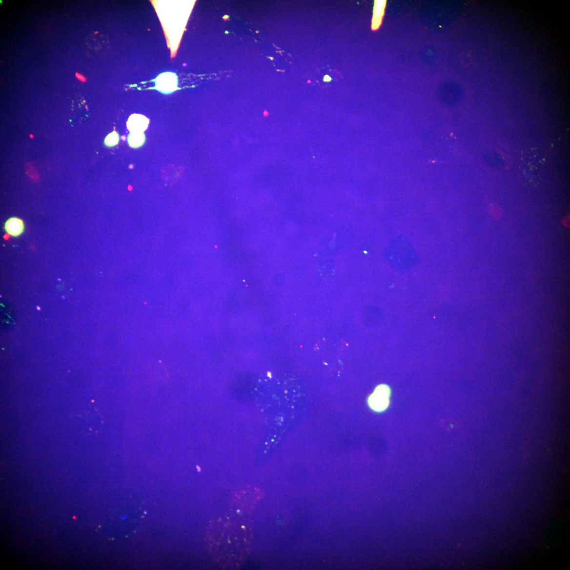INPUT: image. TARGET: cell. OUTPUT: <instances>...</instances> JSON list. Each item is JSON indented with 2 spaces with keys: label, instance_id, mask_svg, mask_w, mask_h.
I'll list each match as a JSON object with an SVG mask.
<instances>
[{
  "label": "cell",
  "instance_id": "1",
  "mask_svg": "<svg viewBox=\"0 0 570 570\" xmlns=\"http://www.w3.org/2000/svg\"><path fill=\"white\" fill-rule=\"evenodd\" d=\"M251 538L249 528L241 522L227 517L218 519L209 533L213 558L224 567L239 566L250 553Z\"/></svg>",
  "mask_w": 570,
  "mask_h": 570
},
{
  "label": "cell",
  "instance_id": "2",
  "mask_svg": "<svg viewBox=\"0 0 570 570\" xmlns=\"http://www.w3.org/2000/svg\"><path fill=\"white\" fill-rule=\"evenodd\" d=\"M390 395L391 390L388 386L386 385L378 386L368 398L369 406L375 411H385L389 406Z\"/></svg>",
  "mask_w": 570,
  "mask_h": 570
},
{
  "label": "cell",
  "instance_id": "3",
  "mask_svg": "<svg viewBox=\"0 0 570 570\" xmlns=\"http://www.w3.org/2000/svg\"><path fill=\"white\" fill-rule=\"evenodd\" d=\"M150 120L141 114H133L127 122V127L130 133H144L147 129Z\"/></svg>",
  "mask_w": 570,
  "mask_h": 570
},
{
  "label": "cell",
  "instance_id": "4",
  "mask_svg": "<svg viewBox=\"0 0 570 570\" xmlns=\"http://www.w3.org/2000/svg\"><path fill=\"white\" fill-rule=\"evenodd\" d=\"M24 227L23 220L17 217L10 218L4 224V229L6 233L14 237L21 235L24 232Z\"/></svg>",
  "mask_w": 570,
  "mask_h": 570
},
{
  "label": "cell",
  "instance_id": "5",
  "mask_svg": "<svg viewBox=\"0 0 570 570\" xmlns=\"http://www.w3.org/2000/svg\"><path fill=\"white\" fill-rule=\"evenodd\" d=\"M386 1H375L373 9V16L372 21V29L376 30L381 25L382 19L385 15Z\"/></svg>",
  "mask_w": 570,
  "mask_h": 570
},
{
  "label": "cell",
  "instance_id": "6",
  "mask_svg": "<svg viewBox=\"0 0 570 570\" xmlns=\"http://www.w3.org/2000/svg\"><path fill=\"white\" fill-rule=\"evenodd\" d=\"M146 141L144 133H130L128 135L127 141L129 146L138 148L144 145Z\"/></svg>",
  "mask_w": 570,
  "mask_h": 570
},
{
  "label": "cell",
  "instance_id": "7",
  "mask_svg": "<svg viewBox=\"0 0 570 570\" xmlns=\"http://www.w3.org/2000/svg\"><path fill=\"white\" fill-rule=\"evenodd\" d=\"M120 140L119 133L114 131L107 136L104 140V144L108 147H112L119 144Z\"/></svg>",
  "mask_w": 570,
  "mask_h": 570
},
{
  "label": "cell",
  "instance_id": "8",
  "mask_svg": "<svg viewBox=\"0 0 570 570\" xmlns=\"http://www.w3.org/2000/svg\"><path fill=\"white\" fill-rule=\"evenodd\" d=\"M76 77L77 80H79L82 82H85L86 81V78L80 73H76Z\"/></svg>",
  "mask_w": 570,
  "mask_h": 570
},
{
  "label": "cell",
  "instance_id": "9",
  "mask_svg": "<svg viewBox=\"0 0 570 570\" xmlns=\"http://www.w3.org/2000/svg\"><path fill=\"white\" fill-rule=\"evenodd\" d=\"M331 80H332L331 78L328 75H326L325 76V77H324V79H323L324 81H325V82H329V81H331Z\"/></svg>",
  "mask_w": 570,
  "mask_h": 570
}]
</instances>
